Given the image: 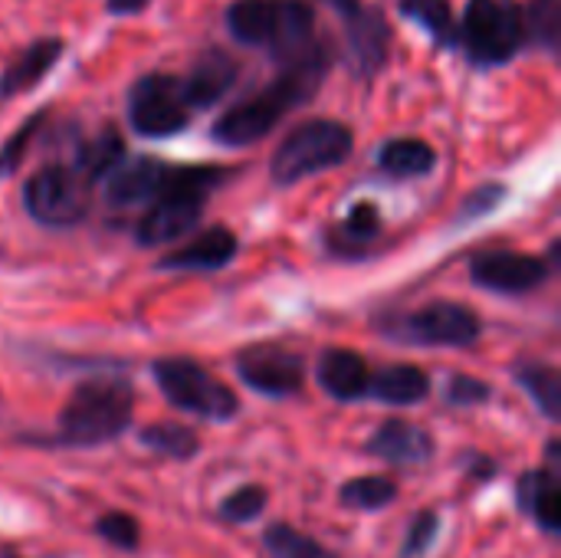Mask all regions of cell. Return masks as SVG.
Masks as SVG:
<instances>
[{
	"instance_id": "1",
	"label": "cell",
	"mask_w": 561,
	"mask_h": 558,
	"mask_svg": "<svg viewBox=\"0 0 561 558\" xmlns=\"http://www.w3.org/2000/svg\"><path fill=\"white\" fill-rule=\"evenodd\" d=\"M332 62H335V49L329 39H322L306 56L279 66V72L266 86L233 102L214 122L210 138L224 148H247V145L263 141L286 115L309 105L319 95L322 82L329 79Z\"/></svg>"
},
{
	"instance_id": "2",
	"label": "cell",
	"mask_w": 561,
	"mask_h": 558,
	"mask_svg": "<svg viewBox=\"0 0 561 558\" xmlns=\"http://www.w3.org/2000/svg\"><path fill=\"white\" fill-rule=\"evenodd\" d=\"M224 23L240 46L260 49L279 66L322 43L319 13L309 0H230Z\"/></svg>"
},
{
	"instance_id": "3",
	"label": "cell",
	"mask_w": 561,
	"mask_h": 558,
	"mask_svg": "<svg viewBox=\"0 0 561 558\" xmlns=\"http://www.w3.org/2000/svg\"><path fill=\"white\" fill-rule=\"evenodd\" d=\"M135 414V388L125 378L82 382L56 421V437L66 447H102L122 437Z\"/></svg>"
},
{
	"instance_id": "4",
	"label": "cell",
	"mask_w": 561,
	"mask_h": 558,
	"mask_svg": "<svg viewBox=\"0 0 561 558\" xmlns=\"http://www.w3.org/2000/svg\"><path fill=\"white\" fill-rule=\"evenodd\" d=\"M224 168L217 164H174L168 187L148 204L135 227V240L141 247H164L187 237L210 197V191L224 181Z\"/></svg>"
},
{
	"instance_id": "5",
	"label": "cell",
	"mask_w": 561,
	"mask_h": 558,
	"mask_svg": "<svg viewBox=\"0 0 561 558\" xmlns=\"http://www.w3.org/2000/svg\"><path fill=\"white\" fill-rule=\"evenodd\" d=\"M355 135L339 118H306L299 122L273 151L270 158V178L276 187L299 184L319 171L339 168L352 158Z\"/></svg>"
},
{
	"instance_id": "6",
	"label": "cell",
	"mask_w": 561,
	"mask_h": 558,
	"mask_svg": "<svg viewBox=\"0 0 561 558\" xmlns=\"http://www.w3.org/2000/svg\"><path fill=\"white\" fill-rule=\"evenodd\" d=\"M460 49L470 66L496 69L526 49L523 0H467L457 23Z\"/></svg>"
},
{
	"instance_id": "7",
	"label": "cell",
	"mask_w": 561,
	"mask_h": 558,
	"mask_svg": "<svg viewBox=\"0 0 561 558\" xmlns=\"http://www.w3.org/2000/svg\"><path fill=\"white\" fill-rule=\"evenodd\" d=\"M151 375L161 395L181 411L207 421H230L240 411L237 395L194 358H158L151 365Z\"/></svg>"
},
{
	"instance_id": "8",
	"label": "cell",
	"mask_w": 561,
	"mask_h": 558,
	"mask_svg": "<svg viewBox=\"0 0 561 558\" xmlns=\"http://www.w3.org/2000/svg\"><path fill=\"white\" fill-rule=\"evenodd\" d=\"M128 122L141 138H171L191 125V109L181 99L178 76L141 72L128 89Z\"/></svg>"
},
{
	"instance_id": "9",
	"label": "cell",
	"mask_w": 561,
	"mask_h": 558,
	"mask_svg": "<svg viewBox=\"0 0 561 558\" xmlns=\"http://www.w3.org/2000/svg\"><path fill=\"white\" fill-rule=\"evenodd\" d=\"M23 207L46 227H72L89 214V184L69 164H43L23 184Z\"/></svg>"
},
{
	"instance_id": "10",
	"label": "cell",
	"mask_w": 561,
	"mask_h": 558,
	"mask_svg": "<svg viewBox=\"0 0 561 558\" xmlns=\"http://www.w3.org/2000/svg\"><path fill=\"white\" fill-rule=\"evenodd\" d=\"M391 335L411 345H424V349H467L483 335V326L470 306L437 299L401 316Z\"/></svg>"
},
{
	"instance_id": "11",
	"label": "cell",
	"mask_w": 561,
	"mask_h": 558,
	"mask_svg": "<svg viewBox=\"0 0 561 558\" xmlns=\"http://www.w3.org/2000/svg\"><path fill=\"white\" fill-rule=\"evenodd\" d=\"M345 30V56H348V72L355 79H375L394 46V30L391 20L378 3H362L352 16L342 20Z\"/></svg>"
},
{
	"instance_id": "12",
	"label": "cell",
	"mask_w": 561,
	"mask_h": 558,
	"mask_svg": "<svg viewBox=\"0 0 561 558\" xmlns=\"http://www.w3.org/2000/svg\"><path fill=\"white\" fill-rule=\"evenodd\" d=\"M240 59L224 49V46H204L194 62L187 66L184 76H178L181 86V99L191 112H207L214 105H220V99H227L233 92V86L240 82Z\"/></svg>"
},
{
	"instance_id": "13",
	"label": "cell",
	"mask_w": 561,
	"mask_h": 558,
	"mask_svg": "<svg viewBox=\"0 0 561 558\" xmlns=\"http://www.w3.org/2000/svg\"><path fill=\"white\" fill-rule=\"evenodd\" d=\"M237 375L260 395L270 398H289L302 388L306 382V365L296 352L283 345H250L247 352L237 355Z\"/></svg>"
},
{
	"instance_id": "14",
	"label": "cell",
	"mask_w": 561,
	"mask_h": 558,
	"mask_svg": "<svg viewBox=\"0 0 561 558\" xmlns=\"http://www.w3.org/2000/svg\"><path fill=\"white\" fill-rule=\"evenodd\" d=\"M549 273H552L549 260L516 250H490L470 263V280L503 296H523L539 289L549 280Z\"/></svg>"
},
{
	"instance_id": "15",
	"label": "cell",
	"mask_w": 561,
	"mask_h": 558,
	"mask_svg": "<svg viewBox=\"0 0 561 558\" xmlns=\"http://www.w3.org/2000/svg\"><path fill=\"white\" fill-rule=\"evenodd\" d=\"M174 164L154 158V155H141V158H125L108 178H105V201L118 210L128 207H141L151 204L171 181Z\"/></svg>"
},
{
	"instance_id": "16",
	"label": "cell",
	"mask_w": 561,
	"mask_h": 558,
	"mask_svg": "<svg viewBox=\"0 0 561 558\" xmlns=\"http://www.w3.org/2000/svg\"><path fill=\"white\" fill-rule=\"evenodd\" d=\"M549 467L546 470H526L516 487L519 510L533 516L549 536H556L561 526V493H559V441H549L546 451Z\"/></svg>"
},
{
	"instance_id": "17",
	"label": "cell",
	"mask_w": 561,
	"mask_h": 558,
	"mask_svg": "<svg viewBox=\"0 0 561 558\" xmlns=\"http://www.w3.org/2000/svg\"><path fill=\"white\" fill-rule=\"evenodd\" d=\"M62 53H66L62 36H36L0 72V99H16V95L30 92L36 82H43L49 76V69L62 59Z\"/></svg>"
},
{
	"instance_id": "18",
	"label": "cell",
	"mask_w": 561,
	"mask_h": 558,
	"mask_svg": "<svg viewBox=\"0 0 561 558\" xmlns=\"http://www.w3.org/2000/svg\"><path fill=\"white\" fill-rule=\"evenodd\" d=\"M365 447H368V454H375L388 464H398V467H417L434 457V437L424 428L401 421V418H388L368 437Z\"/></svg>"
},
{
	"instance_id": "19",
	"label": "cell",
	"mask_w": 561,
	"mask_h": 558,
	"mask_svg": "<svg viewBox=\"0 0 561 558\" xmlns=\"http://www.w3.org/2000/svg\"><path fill=\"white\" fill-rule=\"evenodd\" d=\"M240 243L230 227H207L184 247L161 257V270H224L237 257Z\"/></svg>"
},
{
	"instance_id": "20",
	"label": "cell",
	"mask_w": 561,
	"mask_h": 558,
	"mask_svg": "<svg viewBox=\"0 0 561 558\" xmlns=\"http://www.w3.org/2000/svg\"><path fill=\"white\" fill-rule=\"evenodd\" d=\"M319 385L335 401H358L368 395V385H371L368 362L352 349H329L319 358Z\"/></svg>"
},
{
	"instance_id": "21",
	"label": "cell",
	"mask_w": 561,
	"mask_h": 558,
	"mask_svg": "<svg viewBox=\"0 0 561 558\" xmlns=\"http://www.w3.org/2000/svg\"><path fill=\"white\" fill-rule=\"evenodd\" d=\"M125 161V138L115 125H102L95 135L82 138L72 155V171L92 187L95 181H105L118 164Z\"/></svg>"
},
{
	"instance_id": "22",
	"label": "cell",
	"mask_w": 561,
	"mask_h": 558,
	"mask_svg": "<svg viewBox=\"0 0 561 558\" xmlns=\"http://www.w3.org/2000/svg\"><path fill=\"white\" fill-rule=\"evenodd\" d=\"M375 161H378L381 174H388L394 181H417L437 168V151L424 138H388L378 148Z\"/></svg>"
},
{
	"instance_id": "23",
	"label": "cell",
	"mask_w": 561,
	"mask_h": 558,
	"mask_svg": "<svg viewBox=\"0 0 561 558\" xmlns=\"http://www.w3.org/2000/svg\"><path fill=\"white\" fill-rule=\"evenodd\" d=\"M398 10L408 23L421 26L437 49H460L457 13L450 0H398Z\"/></svg>"
},
{
	"instance_id": "24",
	"label": "cell",
	"mask_w": 561,
	"mask_h": 558,
	"mask_svg": "<svg viewBox=\"0 0 561 558\" xmlns=\"http://www.w3.org/2000/svg\"><path fill=\"white\" fill-rule=\"evenodd\" d=\"M427 391L431 378L417 365H388L368 385V395H375L385 405H421Z\"/></svg>"
},
{
	"instance_id": "25",
	"label": "cell",
	"mask_w": 561,
	"mask_h": 558,
	"mask_svg": "<svg viewBox=\"0 0 561 558\" xmlns=\"http://www.w3.org/2000/svg\"><path fill=\"white\" fill-rule=\"evenodd\" d=\"M523 30H526V46L556 56L561 46V0H526Z\"/></svg>"
},
{
	"instance_id": "26",
	"label": "cell",
	"mask_w": 561,
	"mask_h": 558,
	"mask_svg": "<svg viewBox=\"0 0 561 558\" xmlns=\"http://www.w3.org/2000/svg\"><path fill=\"white\" fill-rule=\"evenodd\" d=\"M138 441L148 451H154L161 457H171V460H191L197 454V447H201V437L191 428L174 424V421H154V424L141 428Z\"/></svg>"
},
{
	"instance_id": "27",
	"label": "cell",
	"mask_w": 561,
	"mask_h": 558,
	"mask_svg": "<svg viewBox=\"0 0 561 558\" xmlns=\"http://www.w3.org/2000/svg\"><path fill=\"white\" fill-rule=\"evenodd\" d=\"M516 378L519 385L529 391V398L536 401V408L549 418V421H559L561 418V375L552 365H519L516 368Z\"/></svg>"
},
{
	"instance_id": "28",
	"label": "cell",
	"mask_w": 561,
	"mask_h": 558,
	"mask_svg": "<svg viewBox=\"0 0 561 558\" xmlns=\"http://www.w3.org/2000/svg\"><path fill=\"white\" fill-rule=\"evenodd\" d=\"M339 500L342 506L348 510H365V513H375V510H385L398 500V483L388 480V477H378V474H368V477H355L348 480L342 490H339Z\"/></svg>"
},
{
	"instance_id": "29",
	"label": "cell",
	"mask_w": 561,
	"mask_h": 558,
	"mask_svg": "<svg viewBox=\"0 0 561 558\" xmlns=\"http://www.w3.org/2000/svg\"><path fill=\"white\" fill-rule=\"evenodd\" d=\"M263 546L273 558H339L329 553L322 543H316L312 536L286 526V523H273L263 529Z\"/></svg>"
},
{
	"instance_id": "30",
	"label": "cell",
	"mask_w": 561,
	"mask_h": 558,
	"mask_svg": "<svg viewBox=\"0 0 561 558\" xmlns=\"http://www.w3.org/2000/svg\"><path fill=\"white\" fill-rule=\"evenodd\" d=\"M381 234V210L371 201H358L348 217L335 227V243L345 247H358V243H371Z\"/></svg>"
},
{
	"instance_id": "31",
	"label": "cell",
	"mask_w": 561,
	"mask_h": 558,
	"mask_svg": "<svg viewBox=\"0 0 561 558\" xmlns=\"http://www.w3.org/2000/svg\"><path fill=\"white\" fill-rule=\"evenodd\" d=\"M266 510V490L256 487V483H247L240 490H233L230 497L220 500V520L230 523V526H243V523H253L256 516H263Z\"/></svg>"
},
{
	"instance_id": "32",
	"label": "cell",
	"mask_w": 561,
	"mask_h": 558,
	"mask_svg": "<svg viewBox=\"0 0 561 558\" xmlns=\"http://www.w3.org/2000/svg\"><path fill=\"white\" fill-rule=\"evenodd\" d=\"M46 115H49V109L33 112V115H30V118H23V125H20V128L3 141V148H0V178H3V174H13V171L20 168V161L26 158V151H30L33 138H36V132L43 128Z\"/></svg>"
},
{
	"instance_id": "33",
	"label": "cell",
	"mask_w": 561,
	"mask_h": 558,
	"mask_svg": "<svg viewBox=\"0 0 561 558\" xmlns=\"http://www.w3.org/2000/svg\"><path fill=\"white\" fill-rule=\"evenodd\" d=\"M95 536L105 539V543L115 546V549L131 553V549H138V543H141V526H138V520L128 516V513H105V516L95 520Z\"/></svg>"
},
{
	"instance_id": "34",
	"label": "cell",
	"mask_w": 561,
	"mask_h": 558,
	"mask_svg": "<svg viewBox=\"0 0 561 558\" xmlns=\"http://www.w3.org/2000/svg\"><path fill=\"white\" fill-rule=\"evenodd\" d=\"M506 194H510V187L500 184V181H490V184L473 187V191L463 197V204H460L457 224L463 227V224H473V220H480V217H490V214L506 201Z\"/></svg>"
},
{
	"instance_id": "35",
	"label": "cell",
	"mask_w": 561,
	"mask_h": 558,
	"mask_svg": "<svg viewBox=\"0 0 561 558\" xmlns=\"http://www.w3.org/2000/svg\"><path fill=\"white\" fill-rule=\"evenodd\" d=\"M437 526H440V516H437L434 510L417 513V516L411 520V529H408V539H404V546H401V556L404 558L424 556V553L431 549V543L437 539Z\"/></svg>"
},
{
	"instance_id": "36",
	"label": "cell",
	"mask_w": 561,
	"mask_h": 558,
	"mask_svg": "<svg viewBox=\"0 0 561 558\" xmlns=\"http://www.w3.org/2000/svg\"><path fill=\"white\" fill-rule=\"evenodd\" d=\"M490 395H493V388L486 382H480V378H470V375H454L447 382V401L450 405H460V408L483 405Z\"/></svg>"
},
{
	"instance_id": "37",
	"label": "cell",
	"mask_w": 561,
	"mask_h": 558,
	"mask_svg": "<svg viewBox=\"0 0 561 558\" xmlns=\"http://www.w3.org/2000/svg\"><path fill=\"white\" fill-rule=\"evenodd\" d=\"M151 0H105V13L108 16H135L141 10H148Z\"/></svg>"
},
{
	"instance_id": "38",
	"label": "cell",
	"mask_w": 561,
	"mask_h": 558,
	"mask_svg": "<svg viewBox=\"0 0 561 558\" xmlns=\"http://www.w3.org/2000/svg\"><path fill=\"white\" fill-rule=\"evenodd\" d=\"M325 3H329V7H335V10H339V16L345 20V16H352L365 0H325Z\"/></svg>"
},
{
	"instance_id": "39",
	"label": "cell",
	"mask_w": 561,
	"mask_h": 558,
	"mask_svg": "<svg viewBox=\"0 0 561 558\" xmlns=\"http://www.w3.org/2000/svg\"><path fill=\"white\" fill-rule=\"evenodd\" d=\"M7 558H16V556H7Z\"/></svg>"
}]
</instances>
